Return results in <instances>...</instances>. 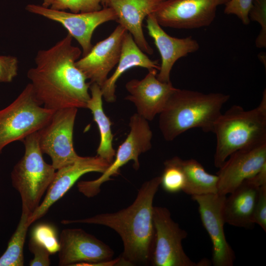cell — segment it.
<instances>
[{
    "mask_svg": "<svg viewBox=\"0 0 266 266\" xmlns=\"http://www.w3.org/2000/svg\"><path fill=\"white\" fill-rule=\"evenodd\" d=\"M72 38L68 33L50 48L39 50L35 66L28 71L35 96L46 108H87L90 83L75 65L82 51L72 45Z\"/></svg>",
    "mask_w": 266,
    "mask_h": 266,
    "instance_id": "obj_1",
    "label": "cell"
},
{
    "mask_svg": "<svg viewBox=\"0 0 266 266\" xmlns=\"http://www.w3.org/2000/svg\"><path fill=\"white\" fill-rule=\"evenodd\" d=\"M160 182V176L145 182L132 204L117 212L81 219L63 220L61 222L64 225L82 223L108 227L118 233L123 241L124 251L120 257L121 265L150 264L155 236L153 203Z\"/></svg>",
    "mask_w": 266,
    "mask_h": 266,
    "instance_id": "obj_2",
    "label": "cell"
},
{
    "mask_svg": "<svg viewBox=\"0 0 266 266\" xmlns=\"http://www.w3.org/2000/svg\"><path fill=\"white\" fill-rule=\"evenodd\" d=\"M230 96L220 93L204 94L187 89H176L159 114V127L164 139L172 141L184 132L200 128L212 133Z\"/></svg>",
    "mask_w": 266,
    "mask_h": 266,
    "instance_id": "obj_3",
    "label": "cell"
},
{
    "mask_svg": "<svg viewBox=\"0 0 266 266\" xmlns=\"http://www.w3.org/2000/svg\"><path fill=\"white\" fill-rule=\"evenodd\" d=\"M212 133L216 137L215 167H221L229 157L246 146L266 141V91L255 108L246 110L234 105L222 113Z\"/></svg>",
    "mask_w": 266,
    "mask_h": 266,
    "instance_id": "obj_4",
    "label": "cell"
},
{
    "mask_svg": "<svg viewBox=\"0 0 266 266\" xmlns=\"http://www.w3.org/2000/svg\"><path fill=\"white\" fill-rule=\"evenodd\" d=\"M24 154L11 173L12 186L19 193L22 211L31 215L40 204L56 173L51 164L45 162L39 145L38 132L22 140Z\"/></svg>",
    "mask_w": 266,
    "mask_h": 266,
    "instance_id": "obj_5",
    "label": "cell"
},
{
    "mask_svg": "<svg viewBox=\"0 0 266 266\" xmlns=\"http://www.w3.org/2000/svg\"><path fill=\"white\" fill-rule=\"evenodd\" d=\"M54 112L41 105L31 84H27L10 104L0 110V155L9 144L39 131Z\"/></svg>",
    "mask_w": 266,
    "mask_h": 266,
    "instance_id": "obj_6",
    "label": "cell"
},
{
    "mask_svg": "<svg viewBox=\"0 0 266 266\" xmlns=\"http://www.w3.org/2000/svg\"><path fill=\"white\" fill-rule=\"evenodd\" d=\"M130 132L126 138L119 146L113 162L97 179L78 182L77 187L79 192L87 198L97 196L100 191V186L117 175L120 168L130 161L133 162V167L136 170L139 168L138 157L152 147L153 133L148 121L137 113L130 119Z\"/></svg>",
    "mask_w": 266,
    "mask_h": 266,
    "instance_id": "obj_7",
    "label": "cell"
},
{
    "mask_svg": "<svg viewBox=\"0 0 266 266\" xmlns=\"http://www.w3.org/2000/svg\"><path fill=\"white\" fill-rule=\"evenodd\" d=\"M155 236L151 264L154 266H201L207 263L193 262L185 253L182 240L187 232L171 217L166 207L153 206Z\"/></svg>",
    "mask_w": 266,
    "mask_h": 266,
    "instance_id": "obj_8",
    "label": "cell"
},
{
    "mask_svg": "<svg viewBox=\"0 0 266 266\" xmlns=\"http://www.w3.org/2000/svg\"><path fill=\"white\" fill-rule=\"evenodd\" d=\"M77 111L75 107L55 111L49 122L38 131L40 150L50 157L56 170L80 157L74 150L73 139Z\"/></svg>",
    "mask_w": 266,
    "mask_h": 266,
    "instance_id": "obj_9",
    "label": "cell"
},
{
    "mask_svg": "<svg viewBox=\"0 0 266 266\" xmlns=\"http://www.w3.org/2000/svg\"><path fill=\"white\" fill-rule=\"evenodd\" d=\"M59 266H113L119 257L107 244L81 229L62 230L59 239Z\"/></svg>",
    "mask_w": 266,
    "mask_h": 266,
    "instance_id": "obj_10",
    "label": "cell"
},
{
    "mask_svg": "<svg viewBox=\"0 0 266 266\" xmlns=\"http://www.w3.org/2000/svg\"><path fill=\"white\" fill-rule=\"evenodd\" d=\"M229 0H165L152 13L161 26L193 29L209 26L218 6Z\"/></svg>",
    "mask_w": 266,
    "mask_h": 266,
    "instance_id": "obj_11",
    "label": "cell"
},
{
    "mask_svg": "<svg viewBox=\"0 0 266 266\" xmlns=\"http://www.w3.org/2000/svg\"><path fill=\"white\" fill-rule=\"evenodd\" d=\"M26 9L61 24L79 43L83 56L87 54L93 47L91 39L96 29L104 23L117 20L115 12L109 7H103L96 11L75 13L30 4L26 6Z\"/></svg>",
    "mask_w": 266,
    "mask_h": 266,
    "instance_id": "obj_12",
    "label": "cell"
},
{
    "mask_svg": "<svg viewBox=\"0 0 266 266\" xmlns=\"http://www.w3.org/2000/svg\"><path fill=\"white\" fill-rule=\"evenodd\" d=\"M192 197L199 205L201 221L212 242L213 265L233 266L235 256L224 232V206L226 196L217 193Z\"/></svg>",
    "mask_w": 266,
    "mask_h": 266,
    "instance_id": "obj_13",
    "label": "cell"
},
{
    "mask_svg": "<svg viewBox=\"0 0 266 266\" xmlns=\"http://www.w3.org/2000/svg\"><path fill=\"white\" fill-rule=\"evenodd\" d=\"M229 157L217 174L218 193L226 196L266 164V141L243 147Z\"/></svg>",
    "mask_w": 266,
    "mask_h": 266,
    "instance_id": "obj_14",
    "label": "cell"
},
{
    "mask_svg": "<svg viewBox=\"0 0 266 266\" xmlns=\"http://www.w3.org/2000/svg\"><path fill=\"white\" fill-rule=\"evenodd\" d=\"M109 165L108 162L97 155L80 156L74 163L57 169L44 199L29 216V224L31 225L42 217L50 207L60 199L82 175L92 172L102 173Z\"/></svg>",
    "mask_w": 266,
    "mask_h": 266,
    "instance_id": "obj_15",
    "label": "cell"
},
{
    "mask_svg": "<svg viewBox=\"0 0 266 266\" xmlns=\"http://www.w3.org/2000/svg\"><path fill=\"white\" fill-rule=\"evenodd\" d=\"M127 31L118 25L105 39L93 46L90 52L75 62L77 67L91 83L101 87L108 75L117 65L121 52L124 36Z\"/></svg>",
    "mask_w": 266,
    "mask_h": 266,
    "instance_id": "obj_16",
    "label": "cell"
},
{
    "mask_svg": "<svg viewBox=\"0 0 266 266\" xmlns=\"http://www.w3.org/2000/svg\"><path fill=\"white\" fill-rule=\"evenodd\" d=\"M157 70H148L143 79H132L125 85L130 95L125 99L133 102L136 113L148 121L153 120L162 111L169 97L176 89L171 81H160L157 77Z\"/></svg>",
    "mask_w": 266,
    "mask_h": 266,
    "instance_id": "obj_17",
    "label": "cell"
},
{
    "mask_svg": "<svg viewBox=\"0 0 266 266\" xmlns=\"http://www.w3.org/2000/svg\"><path fill=\"white\" fill-rule=\"evenodd\" d=\"M146 18L148 34L153 39L161 57V64L157 77L162 82H168L170 81V72L175 62L180 58L198 50L200 45L191 36L177 38L168 35L153 14Z\"/></svg>",
    "mask_w": 266,
    "mask_h": 266,
    "instance_id": "obj_18",
    "label": "cell"
},
{
    "mask_svg": "<svg viewBox=\"0 0 266 266\" xmlns=\"http://www.w3.org/2000/svg\"><path fill=\"white\" fill-rule=\"evenodd\" d=\"M165 0H105L103 7L115 12L117 22L132 35L139 48L152 55L153 50L146 40L142 30L145 18L153 13Z\"/></svg>",
    "mask_w": 266,
    "mask_h": 266,
    "instance_id": "obj_19",
    "label": "cell"
},
{
    "mask_svg": "<svg viewBox=\"0 0 266 266\" xmlns=\"http://www.w3.org/2000/svg\"><path fill=\"white\" fill-rule=\"evenodd\" d=\"M138 66L148 70L156 69L159 70L160 65L157 61L149 58L127 31L123 39L121 55L116 69L100 87L102 98L106 102L111 103L116 101V82L119 77L128 69Z\"/></svg>",
    "mask_w": 266,
    "mask_h": 266,
    "instance_id": "obj_20",
    "label": "cell"
},
{
    "mask_svg": "<svg viewBox=\"0 0 266 266\" xmlns=\"http://www.w3.org/2000/svg\"><path fill=\"white\" fill-rule=\"evenodd\" d=\"M259 188L248 179L226 197L224 206L226 223L237 227L252 228L254 225L253 214Z\"/></svg>",
    "mask_w": 266,
    "mask_h": 266,
    "instance_id": "obj_21",
    "label": "cell"
},
{
    "mask_svg": "<svg viewBox=\"0 0 266 266\" xmlns=\"http://www.w3.org/2000/svg\"><path fill=\"white\" fill-rule=\"evenodd\" d=\"M89 90L91 97L86 108L91 110L100 134V142L97 150V155L110 165L116 154L112 144L113 135L111 128V122L103 111L100 87L96 83H91Z\"/></svg>",
    "mask_w": 266,
    "mask_h": 266,
    "instance_id": "obj_22",
    "label": "cell"
},
{
    "mask_svg": "<svg viewBox=\"0 0 266 266\" xmlns=\"http://www.w3.org/2000/svg\"><path fill=\"white\" fill-rule=\"evenodd\" d=\"M180 166L186 178V185L183 192L191 196L218 193L217 175L207 172L201 164L196 160H182L174 157Z\"/></svg>",
    "mask_w": 266,
    "mask_h": 266,
    "instance_id": "obj_23",
    "label": "cell"
},
{
    "mask_svg": "<svg viewBox=\"0 0 266 266\" xmlns=\"http://www.w3.org/2000/svg\"><path fill=\"white\" fill-rule=\"evenodd\" d=\"M31 215L22 211L16 229L8 243L4 253L0 257V266H23L24 263L23 249Z\"/></svg>",
    "mask_w": 266,
    "mask_h": 266,
    "instance_id": "obj_24",
    "label": "cell"
},
{
    "mask_svg": "<svg viewBox=\"0 0 266 266\" xmlns=\"http://www.w3.org/2000/svg\"><path fill=\"white\" fill-rule=\"evenodd\" d=\"M164 169L161 177L160 185L166 192L176 193L183 191L186 178L183 171L174 157L164 162Z\"/></svg>",
    "mask_w": 266,
    "mask_h": 266,
    "instance_id": "obj_25",
    "label": "cell"
},
{
    "mask_svg": "<svg viewBox=\"0 0 266 266\" xmlns=\"http://www.w3.org/2000/svg\"><path fill=\"white\" fill-rule=\"evenodd\" d=\"M105 0H43L41 5L57 10H69L77 13L89 12L102 9Z\"/></svg>",
    "mask_w": 266,
    "mask_h": 266,
    "instance_id": "obj_26",
    "label": "cell"
},
{
    "mask_svg": "<svg viewBox=\"0 0 266 266\" xmlns=\"http://www.w3.org/2000/svg\"><path fill=\"white\" fill-rule=\"evenodd\" d=\"M31 237L43 245L52 254L58 252L59 241L55 229L47 224L37 225L33 230Z\"/></svg>",
    "mask_w": 266,
    "mask_h": 266,
    "instance_id": "obj_27",
    "label": "cell"
},
{
    "mask_svg": "<svg viewBox=\"0 0 266 266\" xmlns=\"http://www.w3.org/2000/svg\"><path fill=\"white\" fill-rule=\"evenodd\" d=\"M250 20L257 22L261 26V31L256 39V46L258 48L266 46V0H253L252 6L249 13Z\"/></svg>",
    "mask_w": 266,
    "mask_h": 266,
    "instance_id": "obj_28",
    "label": "cell"
},
{
    "mask_svg": "<svg viewBox=\"0 0 266 266\" xmlns=\"http://www.w3.org/2000/svg\"><path fill=\"white\" fill-rule=\"evenodd\" d=\"M253 0H229L225 4L224 13L235 15L244 25L250 23L249 13L253 5Z\"/></svg>",
    "mask_w": 266,
    "mask_h": 266,
    "instance_id": "obj_29",
    "label": "cell"
},
{
    "mask_svg": "<svg viewBox=\"0 0 266 266\" xmlns=\"http://www.w3.org/2000/svg\"><path fill=\"white\" fill-rule=\"evenodd\" d=\"M19 61L16 57L0 56V83H9L17 75Z\"/></svg>",
    "mask_w": 266,
    "mask_h": 266,
    "instance_id": "obj_30",
    "label": "cell"
},
{
    "mask_svg": "<svg viewBox=\"0 0 266 266\" xmlns=\"http://www.w3.org/2000/svg\"><path fill=\"white\" fill-rule=\"evenodd\" d=\"M253 222L266 232V185L259 188L253 214Z\"/></svg>",
    "mask_w": 266,
    "mask_h": 266,
    "instance_id": "obj_31",
    "label": "cell"
},
{
    "mask_svg": "<svg viewBox=\"0 0 266 266\" xmlns=\"http://www.w3.org/2000/svg\"><path fill=\"white\" fill-rule=\"evenodd\" d=\"M29 249L33 255V258L29 262L31 266H49L51 264L50 253L41 244L32 237L29 242Z\"/></svg>",
    "mask_w": 266,
    "mask_h": 266,
    "instance_id": "obj_32",
    "label": "cell"
},
{
    "mask_svg": "<svg viewBox=\"0 0 266 266\" xmlns=\"http://www.w3.org/2000/svg\"><path fill=\"white\" fill-rule=\"evenodd\" d=\"M259 187L266 185V164L252 177L249 178Z\"/></svg>",
    "mask_w": 266,
    "mask_h": 266,
    "instance_id": "obj_33",
    "label": "cell"
}]
</instances>
